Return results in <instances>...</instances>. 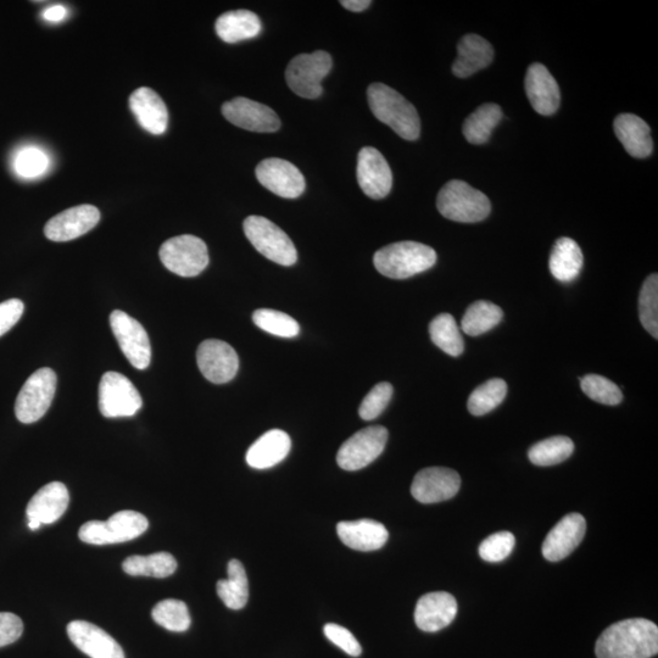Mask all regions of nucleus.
<instances>
[{
  "label": "nucleus",
  "instance_id": "obj_32",
  "mask_svg": "<svg viewBox=\"0 0 658 658\" xmlns=\"http://www.w3.org/2000/svg\"><path fill=\"white\" fill-rule=\"evenodd\" d=\"M122 570L133 577L166 578L177 570V561L169 552L149 556H131L122 563Z\"/></svg>",
  "mask_w": 658,
  "mask_h": 658
},
{
  "label": "nucleus",
  "instance_id": "obj_22",
  "mask_svg": "<svg viewBox=\"0 0 658 658\" xmlns=\"http://www.w3.org/2000/svg\"><path fill=\"white\" fill-rule=\"evenodd\" d=\"M524 86L529 102L538 114L550 116L559 110L561 103L559 85L543 64L534 63L529 66Z\"/></svg>",
  "mask_w": 658,
  "mask_h": 658
},
{
  "label": "nucleus",
  "instance_id": "obj_15",
  "mask_svg": "<svg viewBox=\"0 0 658 658\" xmlns=\"http://www.w3.org/2000/svg\"><path fill=\"white\" fill-rule=\"evenodd\" d=\"M197 362L203 376L215 384L231 382L239 370L236 350L217 339H208L199 345Z\"/></svg>",
  "mask_w": 658,
  "mask_h": 658
},
{
  "label": "nucleus",
  "instance_id": "obj_1",
  "mask_svg": "<svg viewBox=\"0 0 658 658\" xmlns=\"http://www.w3.org/2000/svg\"><path fill=\"white\" fill-rule=\"evenodd\" d=\"M598 658H651L658 652V628L644 618L612 624L600 635Z\"/></svg>",
  "mask_w": 658,
  "mask_h": 658
},
{
  "label": "nucleus",
  "instance_id": "obj_10",
  "mask_svg": "<svg viewBox=\"0 0 658 658\" xmlns=\"http://www.w3.org/2000/svg\"><path fill=\"white\" fill-rule=\"evenodd\" d=\"M143 400L126 376L107 372L100 379L99 410L107 418L132 417L142 409Z\"/></svg>",
  "mask_w": 658,
  "mask_h": 658
},
{
  "label": "nucleus",
  "instance_id": "obj_16",
  "mask_svg": "<svg viewBox=\"0 0 658 658\" xmlns=\"http://www.w3.org/2000/svg\"><path fill=\"white\" fill-rule=\"evenodd\" d=\"M459 473L445 467H429L417 473L411 485V494L421 504L442 503L459 493Z\"/></svg>",
  "mask_w": 658,
  "mask_h": 658
},
{
  "label": "nucleus",
  "instance_id": "obj_46",
  "mask_svg": "<svg viewBox=\"0 0 658 658\" xmlns=\"http://www.w3.org/2000/svg\"><path fill=\"white\" fill-rule=\"evenodd\" d=\"M24 632L21 618L10 612H0V648L18 641Z\"/></svg>",
  "mask_w": 658,
  "mask_h": 658
},
{
  "label": "nucleus",
  "instance_id": "obj_23",
  "mask_svg": "<svg viewBox=\"0 0 658 658\" xmlns=\"http://www.w3.org/2000/svg\"><path fill=\"white\" fill-rule=\"evenodd\" d=\"M457 615V602L453 595L436 591L423 595L415 610L416 626L427 633H436L450 626Z\"/></svg>",
  "mask_w": 658,
  "mask_h": 658
},
{
  "label": "nucleus",
  "instance_id": "obj_49",
  "mask_svg": "<svg viewBox=\"0 0 658 658\" xmlns=\"http://www.w3.org/2000/svg\"><path fill=\"white\" fill-rule=\"evenodd\" d=\"M340 5H343L345 9L354 11V13H360V11L366 10L370 7V0H342Z\"/></svg>",
  "mask_w": 658,
  "mask_h": 658
},
{
  "label": "nucleus",
  "instance_id": "obj_3",
  "mask_svg": "<svg viewBox=\"0 0 658 658\" xmlns=\"http://www.w3.org/2000/svg\"><path fill=\"white\" fill-rule=\"evenodd\" d=\"M373 262L381 275L393 280H406L432 269L437 262V253L422 243L399 242L379 249Z\"/></svg>",
  "mask_w": 658,
  "mask_h": 658
},
{
  "label": "nucleus",
  "instance_id": "obj_14",
  "mask_svg": "<svg viewBox=\"0 0 658 658\" xmlns=\"http://www.w3.org/2000/svg\"><path fill=\"white\" fill-rule=\"evenodd\" d=\"M222 114L232 125L258 133H273L281 128L280 117L267 105L238 97L222 105Z\"/></svg>",
  "mask_w": 658,
  "mask_h": 658
},
{
  "label": "nucleus",
  "instance_id": "obj_42",
  "mask_svg": "<svg viewBox=\"0 0 658 658\" xmlns=\"http://www.w3.org/2000/svg\"><path fill=\"white\" fill-rule=\"evenodd\" d=\"M49 164V156L42 149L25 147L15 155L14 170L20 177L31 180L46 174Z\"/></svg>",
  "mask_w": 658,
  "mask_h": 658
},
{
  "label": "nucleus",
  "instance_id": "obj_24",
  "mask_svg": "<svg viewBox=\"0 0 658 658\" xmlns=\"http://www.w3.org/2000/svg\"><path fill=\"white\" fill-rule=\"evenodd\" d=\"M130 108L138 124L152 135L160 136L169 125V111L159 94L148 87L138 88L130 97Z\"/></svg>",
  "mask_w": 658,
  "mask_h": 658
},
{
  "label": "nucleus",
  "instance_id": "obj_34",
  "mask_svg": "<svg viewBox=\"0 0 658 658\" xmlns=\"http://www.w3.org/2000/svg\"><path fill=\"white\" fill-rule=\"evenodd\" d=\"M504 312L490 301L479 300L467 309L461 328L468 336L478 337L492 331L503 320Z\"/></svg>",
  "mask_w": 658,
  "mask_h": 658
},
{
  "label": "nucleus",
  "instance_id": "obj_44",
  "mask_svg": "<svg viewBox=\"0 0 658 658\" xmlns=\"http://www.w3.org/2000/svg\"><path fill=\"white\" fill-rule=\"evenodd\" d=\"M515 535L510 532H499L490 535L479 546V555L487 562H501L510 556L515 548Z\"/></svg>",
  "mask_w": 658,
  "mask_h": 658
},
{
  "label": "nucleus",
  "instance_id": "obj_5",
  "mask_svg": "<svg viewBox=\"0 0 658 658\" xmlns=\"http://www.w3.org/2000/svg\"><path fill=\"white\" fill-rule=\"evenodd\" d=\"M149 522L142 513L126 510L115 513L108 521L83 524L78 537L83 543L108 545L131 542L147 532Z\"/></svg>",
  "mask_w": 658,
  "mask_h": 658
},
{
  "label": "nucleus",
  "instance_id": "obj_2",
  "mask_svg": "<svg viewBox=\"0 0 658 658\" xmlns=\"http://www.w3.org/2000/svg\"><path fill=\"white\" fill-rule=\"evenodd\" d=\"M368 105L376 119L388 125L406 141H416L421 133V120L409 100L384 83H372L367 89Z\"/></svg>",
  "mask_w": 658,
  "mask_h": 658
},
{
  "label": "nucleus",
  "instance_id": "obj_45",
  "mask_svg": "<svg viewBox=\"0 0 658 658\" xmlns=\"http://www.w3.org/2000/svg\"><path fill=\"white\" fill-rule=\"evenodd\" d=\"M323 632H325L326 638L329 641H332L338 648L347 652L348 655L353 657H359L361 655L362 649L359 641L356 640L353 633L347 628L338 626V624L328 623L323 628Z\"/></svg>",
  "mask_w": 658,
  "mask_h": 658
},
{
  "label": "nucleus",
  "instance_id": "obj_26",
  "mask_svg": "<svg viewBox=\"0 0 658 658\" xmlns=\"http://www.w3.org/2000/svg\"><path fill=\"white\" fill-rule=\"evenodd\" d=\"M494 49L492 44L478 35H466L457 44V58L453 64L456 77L467 78L476 72L488 68L493 63Z\"/></svg>",
  "mask_w": 658,
  "mask_h": 658
},
{
  "label": "nucleus",
  "instance_id": "obj_28",
  "mask_svg": "<svg viewBox=\"0 0 658 658\" xmlns=\"http://www.w3.org/2000/svg\"><path fill=\"white\" fill-rule=\"evenodd\" d=\"M615 133L624 149L633 158L645 159L654 150V142L651 138V130L648 124L639 116L633 114H622L613 122Z\"/></svg>",
  "mask_w": 658,
  "mask_h": 658
},
{
  "label": "nucleus",
  "instance_id": "obj_29",
  "mask_svg": "<svg viewBox=\"0 0 658 658\" xmlns=\"http://www.w3.org/2000/svg\"><path fill=\"white\" fill-rule=\"evenodd\" d=\"M215 30L223 42L233 44L259 36L262 25L253 11L236 10L222 14L216 20Z\"/></svg>",
  "mask_w": 658,
  "mask_h": 658
},
{
  "label": "nucleus",
  "instance_id": "obj_6",
  "mask_svg": "<svg viewBox=\"0 0 658 658\" xmlns=\"http://www.w3.org/2000/svg\"><path fill=\"white\" fill-rule=\"evenodd\" d=\"M243 228L249 242L266 259L282 266H292L297 262V248L292 239L275 223L265 217L249 216Z\"/></svg>",
  "mask_w": 658,
  "mask_h": 658
},
{
  "label": "nucleus",
  "instance_id": "obj_17",
  "mask_svg": "<svg viewBox=\"0 0 658 658\" xmlns=\"http://www.w3.org/2000/svg\"><path fill=\"white\" fill-rule=\"evenodd\" d=\"M359 186L368 198L381 200L392 191L393 174L388 161L376 148L365 147L358 155Z\"/></svg>",
  "mask_w": 658,
  "mask_h": 658
},
{
  "label": "nucleus",
  "instance_id": "obj_33",
  "mask_svg": "<svg viewBox=\"0 0 658 658\" xmlns=\"http://www.w3.org/2000/svg\"><path fill=\"white\" fill-rule=\"evenodd\" d=\"M503 115V110L498 104H483L465 120L464 127H462L465 138L476 146L487 143L494 128L503 119Z\"/></svg>",
  "mask_w": 658,
  "mask_h": 658
},
{
  "label": "nucleus",
  "instance_id": "obj_39",
  "mask_svg": "<svg viewBox=\"0 0 658 658\" xmlns=\"http://www.w3.org/2000/svg\"><path fill=\"white\" fill-rule=\"evenodd\" d=\"M253 321L262 331L281 338H294L299 336L300 326L292 316L284 312L259 309L254 312Z\"/></svg>",
  "mask_w": 658,
  "mask_h": 658
},
{
  "label": "nucleus",
  "instance_id": "obj_30",
  "mask_svg": "<svg viewBox=\"0 0 658 658\" xmlns=\"http://www.w3.org/2000/svg\"><path fill=\"white\" fill-rule=\"evenodd\" d=\"M581 247L571 238L557 239L550 255V271L557 281L568 283L576 280L583 269Z\"/></svg>",
  "mask_w": 658,
  "mask_h": 658
},
{
  "label": "nucleus",
  "instance_id": "obj_11",
  "mask_svg": "<svg viewBox=\"0 0 658 658\" xmlns=\"http://www.w3.org/2000/svg\"><path fill=\"white\" fill-rule=\"evenodd\" d=\"M388 431L383 426L361 429L345 442L337 454V462L345 471H359L377 460L386 448Z\"/></svg>",
  "mask_w": 658,
  "mask_h": 658
},
{
  "label": "nucleus",
  "instance_id": "obj_21",
  "mask_svg": "<svg viewBox=\"0 0 658 658\" xmlns=\"http://www.w3.org/2000/svg\"><path fill=\"white\" fill-rule=\"evenodd\" d=\"M68 635L83 654L91 658H125V652L105 630L86 621L69 623Z\"/></svg>",
  "mask_w": 658,
  "mask_h": 658
},
{
  "label": "nucleus",
  "instance_id": "obj_40",
  "mask_svg": "<svg viewBox=\"0 0 658 658\" xmlns=\"http://www.w3.org/2000/svg\"><path fill=\"white\" fill-rule=\"evenodd\" d=\"M639 316L641 325L652 337L658 338V276L648 277L641 288L639 297Z\"/></svg>",
  "mask_w": 658,
  "mask_h": 658
},
{
  "label": "nucleus",
  "instance_id": "obj_7",
  "mask_svg": "<svg viewBox=\"0 0 658 658\" xmlns=\"http://www.w3.org/2000/svg\"><path fill=\"white\" fill-rule=\"evenodd\" d=\"M159 255L166 269L181 277L200 275L210 261L206 244L191 234L169 239L161 245Z\"/></svg>",
  "mask_w": 658,
  "mask_h": 658
},
{
  "label": "nucleus",
  "instance_id": "obj_47",
  "mask_svg": "<svg viewBox=\"0 0 658 658\" xmlns=\"http://www.w3.org/2000/svg\"><path fill=\"white\" fill-rule=\"evenodd\" d=\"M24 310L25 305L19 299H10L0 304V337L19 322Z\"/></svg>",
  "mask_w": 658,
  "mask_h": 658
},
{
  "label": "nucleus",
  "instance_id": "obj_20",
  "mask_svg": "<svg viewBox=\"0 0 658 658\" xmlns=\"http://www.w3.org/2000/svg\"><path fill=\"white\" fill-rule=\"evenodd\" d=\"M585 532H587V522L582 515L570 513L563 517L546 535L543 544L545 559L551 562L566 559L582 543Z\"/></svg>",
  "mask_w": 658,
  "mask_h": 658
},
{
  "label": "nucleus",
  "instance_id": "obj_35",
  "mask_svg": "<svg viewBox=\"0 0 658 658\" xmlns=\"http://www.w3.org/2000/svg\"><path fill=\"white\" fill-rule=\"evenodd\" d=\"M429 334L434 344L445 354L457 358L464 353L465 343L454 316L442 314L429 325Z\"/></svg>",
  "mask_w": 658,
  "mask_h": 658
},
{
  "label": "nucleus",
  "instance_id": "obj_27",
  "mask_svg": "<svg viewBox=\"0 0 658 658\" xmlns=\"http://www.w3.org/2000/svg\"><path fill=\"white\" fill-rule=\"evenodd\" d=\"M291 449V437L281 429H272L250 446L247 462L255 470H267L286 459Z\"/></svg>",
  "mask_w": 658,
  "mask_h": 658
},
{
  "label": "nucleus",
  "instance_id": "obj_36",
  "mask_svg": "<svg viewBox=\"0 0 658 658\" xmlns=\"http://www.w3.org/2000/svg\"><path fill=\"white\" fill-rule=\"evenodd\" d=\"M574 444L567 437H551L532 446L528 457L532 464L542 467L555 466L573 454Z\"/></svg>",
  "mask_w": 658,
  "mask_h": 658
},
{
  "label": "nucleus",
  "instance_id": "obj_18",
  "mask_svg": "<svg viewBox=\"0 0 658 658\" xmlns=\"http://www.w3.org/2000/svg\"><path fill=\"white\" fill-rule=\"evenodd\" d=\"M99 221L100 213L96 206L78 205L50 219L44 227V234L53 242L74 241L92 231Z\"/></svg>",
  "mask_w": 658,
  "mask_h": 658
},
{
  "label": "nucleus",
  "instance_id": "obj_4",
  "mask_svg": "<svg viewBox=\"0 0 658 658\" xmlns=\"http://www.w3.org/2000/svg\"><path fill=\"white\" fill-rule=\"evenodd\" d=\"M437 208L445 219L461 222H481L492 211V204L487 195L473 188L470 184L453 180L440 189Z\"/></svg>",
  "mask_w": 658,
  "mask_h": 658
},
{
  "label": "nucleus",
  "instance_id": "obj_31",
  "mask_svg": "<svg viewBox=\"0 0 658 658\" xmlns=\"http://www.w3.org/2000/svg\"><path fill=\"white\" fill-rule=\"evenodd\" d=\"M228 578L217 582V595L228 609L242 610L249 599V582L247 572L241 561L228 563Z\"/></svg>",
  "mask_w": 658,
  "mask_h": 658
},
{
  "label": "nucleus",
  "instance_id": "obj_19",
  "mask_svg": "<svg viewBox=\"0 0 658 658\" xmlns=\"http://www.w3.org/2000/svg\"><path fill=\"white\" fill-rule=\"evenodd\" d=\"M69 503V490L63 483L44 485L27 505L26 515L31 531H37L43 524L57 522L68 509Z\"/></svg>",
  "mask_w": 658,
  "mask_h": 658
},
{
  "label": "nucleus",
  "instance_id": "obj_12",
  "mask_svg": "<svg viewBox=\"0 0 658 658\" xmlns=\"http://www.w3.org/2000/svg\"><path fill=\"white\" fill-rule=\"evenodd\" d=\"M110 326L122 353L137 370H146L152 361V345L146 329L126 312L115 310Z\"/></svg>",
  "mask_w": 658,
  "mask_h": 658
},
{
  "label": "nucleus",
  "instance_id": "obj_37",
  "mask_svg": "<svg viewBox=\"0 0 658 658\" xmlns=\"http://www.w3.org/2000/svg\"><path fill=\"white\" fill-rule=\"evenodd\" d=\"M507 384L504 379L494 378L475 389L468 399V411L473 416H484L496 409L506 398Z\"/></svg>",
  "mask_w": 658,
  "mask_h": 658
},
{
  "label": "nucleus",
  "instance_id": "obj_9",
  "mask_svg": "<svg viewBox=\"0 0 658 658\" xmlns=\"http://www.w3.org/2000/svg\"><path fill=\"white\" fill-rule=\"evenodd\" d=\"M57 390V375L44 367L27 379L15 403V415L25 425L35 423L47 414Z\"/></svg>",
  "mask_w": 658,
  "mask_h": 658
},
{
  "label": "nucleus",
  "instance_id": "obj_13",
  "mask_svg": "<svg viewBox=\"0 0 658 658\" xmlns=\"http://www.w3.org/2000/svg\"><path fill=\"white\" fill-rule=\"evenodd\" d=\"M255 174L261 186L284 199H297L306 188L303 174L287 160H262L256 167Z\"/></svg>",
  "mask_w": 658,
  "mask_h": 658
},
{
  "label": "nucleus",
  "instance_id": "obj_48",
  "mask_svg": "<svg viewBox=\"0 0 658 658\" xmlns=\"http://www.w3.org/2000/svg\"><path fill=\"white\" fill-rule=\"evenodd\" d=\"M68 14L69 11L64 5L57 4L44 10L42 16L44 20L52 22V24H58V22L65 20Z\"/></svg>",
  "mask_w": 658,
  "mask_h": 658
},
{
  "label": "nucleus",
  "instance_id": "obj_38",
  "mask_svg": "<svg viewBox=\"0 0 658 658\" xmlns=\"http://www.w3.org/2000/svg\"><path fill=\"white\" fill-rule=\"evenodd\" d=\"M153 620L170 632L182 633L191 627V615L183 601L169 599L160 601L153 609Z\"/></svg>",
  "mask_w": 658,
  "mask_h": 658
},
{
  "label": "nucleus",
  "instance_id": "obj_8",
  "mask_svg": "<svg viewBox=\"0 0 658 658\" xmlns=\"http://www.w3.org/2000/svg\"><path fill=\"white\" fill-rule=\"evenodd\" d=\"M332 65L331 55L323 50L299 54L286 70L287 85L301 98H319L323 92L322 80L332 70Z\"/></svg>",
  "mask_w": 658,
  "mask_h": 658
},
{
  "label": "nucleus",
  "instance_id": "obj_25",
  "mask_svg": "<svg viewBox=\"0 0 658 658\" xmlns=\"http://www.w3.org/2000/svg\"><path fill=\"white\" fill-rule=\"evenodd\" d=\"M337 533L348 548L365 552L382 549L389 539L387 528L373 520L340 522Z\"/></svg>",
  "mask_w": 658,
  "mask_h": 658
},
{
  "label": "nucleus",
  "instance_id": "obj_43",
  "mask_svg": "<svg viewBox=\"0 0 658 658\" xmlns=\"http://www.w3.org/2000/svg\"><path fill=\"white\" fill-rule=\"evenodd\" d=\"M393 392L392 384L387 382L379 383L376 387H373L360 405L359 415L362 420L372 421L381 416L382 412L387 409L390 400H392Z\"/></svg>",
  "mask_w": 658,
  "mask_h": 658
},
{
  "label": "nucleus",
  "instance_id": "obj_41",
  "mask_svg": "<svg viewBox=\"0 0 658 658\" xmlns=\"http://www.w3.org/2000/svg\"><path fill=\"white\" fill-rule=\"evenodd\" d=\"M581 387L585 395L596 403L615 406L622 403L621 389L610 379L599 375H588L581 379Z\"/></svg>",
  "mask_w": 658,
  "mask_h": 658
}]
</instances>
